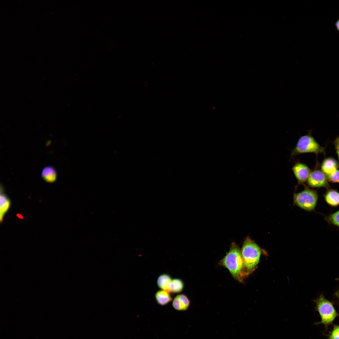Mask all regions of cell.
Returning a JSON list of instances; mask_svg holds the SVG:
<instances>
[{"label": "cell", "mask_w": 339, "mask_h": 339, "mask_svg": "<svg viewBox=\"0 0 339 339\" xmlns=\"http://www.w3.org/2000/svg\"><path fill=\"white\" fill-rule=\"evenodd\" d=\"M220 264L229 270L234 279L239 282L242 281L244 277L243 260L241 250L235 243H232L229 252Z\"/></svg>", "instance_id": "cell-1"}, {"label": "cell", "mask_w": 339, "mask_h": 339, "mask_svg": "<svg viewBox=\"0 0 339 339\" xmlns=\"http://www.w3.org/2000/svg\"><path fill=\"white\" fill-rule=\"evenodd\" d=\"M243 260L244 277L253 271L259 263L261 250L258 245L249 237L244 241L241 250Z\"/></svg>", "instance_id": "cell-2"}, {"label": "cell", "mask_w": 339, "mask_h": 339, "mask_svg": "<svg viewBox=\"0 0 339 339\" xmlns=\"http://www.w3.org/2000/svg\"><path fill=\"white\" fill-rule=\"evenodd\" d=\"M325 150L309 133L300 137L297 144L292 150L291 156L306 153H314L316 154L324 153Z\"/></svg>", "instance_id": "cell-3"}, {"label": "cell", "mask_w": 339, "mask_h": 339, "mask_svg": "<svg viewBox=\"0 0 339 339\" xmlns=\"http://www.w3.org/2000/svg\"><path fill=\"white\" fill-rule=\"evenodd\" d=\"M314 302L321 318V321L318 323L323 324L326 326L331 324L338 315L333 304L322 294H320Z\"/></svg>", "instance_id": "cell-4"}, {"label": "cell", "mask_w": 339, "mask_h": 339, "mask_svg": "<svg viewBox=\"0 0 339 339\" xmlns=\"http://www.w3.org/2000/svg\"><path fill=\"white\" fill-rule=\"evenodd\" d=\"M318 199L316 191L306 187L303 191L294 194V203L307 211L313 210Z\"/></svg>", "instance_id": "cell-5"}, {"label": "cell", "mask_w": 339, "mask_h": 339, "mask_svg": "<svg viewBox=\"0 0 339 339\" xmlns=\"http://www.w3.org/2000/svg\"><path fill=\"white\" fill-rule=\"evenodd\" d=\"M307 181L308 185L312 188H328L329 187L326 175L319 169L311 171Z\"/></svg>", "instance_id": "cell-6"}, {"label": "cell", "mask_w": 339, "mask_h": 339, "mask_svg": "<svg viewBox=\"0 0 339 339\" xmlns=\"http://www.w3.org/2000/svg\"><path fill=\"white\" fill-rule=\"evenodd\" d=\"M292 170L299 184H304L307 181L311 171L306 164L299 162L296 163Z\"/></svg>", "instance_id": "cell-7"}, {"label": "cell", "mask_w": 339, "mask_h": 339, "mask_svg": "<svg viewBox=\"0 0 339 339\" xmlns=\"http://www.w3.org/2000/svg\"><path fill=\"white\" fill-rule=\"evenodd\" d=\"M0 191V222L2 223L5 215L10 208L11 202L10 199L4 193L3 188L1 186Z\"/></svg>", "instance_id": "cell-8"}, {"label": "cell", "mask_w": 339, "mask_h": 339, "mask_svg": "<svg viewBox=\"0 0 339 339\" xmlns=\"http://www.w3.org/2000/svg\"><path fill=\"white\" fill-rule=\"evenodd\" d=\"M190 301L185 295L180 294L177 295L174 299L172 302L173 308L179 311L186 310L189 307Z\"/></svg>", "instance_id": "cell-9"}, {"label": "cell", "mask_w": 339, "mask_h": 339, "mask_svg": "<svg viewBox=\"0 0 339 339\" xmlns=\"http://www.w3.org/2000/svg\"><path fill=\"white\" fill-rule=\"evenodd\" d=\"M339 164L332 158H327L324 159L321 165V170L326 175H329L337 170Z\"/></svg>", "instance_id": "cell-10"}, {"label": "cell", "mask_w": 339, "mask_h": 339, "mask_svg": "<svg viewBox=\"0 0 339 339\" xmlns=\"http://www.w3.org/2000/svg\"><path fill=\"white\" fill-rule=\"evenodd\" d=\"M41 176L46 182L51 183H53L57 178L56 170L52 166H46L42 170Z\"/></svg>", "instance_id": "cell-11"}, {"label": "cell", "mask_w": 339, "mask_h": 339, "mask_svg": "<svg viewBox=\"0 0 339 339\" xmlns=\"http://www.w3.org/2000/svg\"><path fill=\"white\" fill-rule=\"evenodd\" d=\"M324 196L325 201L330 206L336 207L339 205V193L337 191L329 189Z\"/></svg>", "instance_id": "cell-12"}, {"label": "cell", "mask_w": 339, "mask_h": 339, "mask_svg": "<svg viewBox=\"0 0 339 339\" xmlns=\"http://www.w3.org/2000/svg\"><path fill=\"white\" fill-rule=\"evenodd\" d=\"M168 291L161 290L158 291L155 293V298L157 303L161 305H164L172 300V298Z\"/></svg>", "instance_id": "cell-13"}, {"label": "cell", "mask_w": 339, "mask_h": 339, "mask_svg": "<svg viewBox=\"0 0 339 339\" xmlns=\"http://www.w3.org/2000/svg\"><path fill=\"white\" fill-rule=\"evenodd\" d=\"M172 280L169 274H163L159 277L157 284L158 287L162 290L169 292V287Z\"/></svg>", "instance_id": "cell-14"}, {"label": "cell", "mask_w": 339, "mask_h": 339, "mask_svg": "<svg viewBox=\"0 0 339 339\" xmlns=\"http://www.w3.org/2000/svg\"><path fill=\"white\" fill-rule=\"evenodd\" d=\"M184 288V283L182 280L179 278L172 280L170 284L169 292L174 293L181 292Z\"/></svg>", "instance_id": "cell-15"}, {"label": "cell", "mask_w": 339, "mask_h": 339, "mask_svg": "<svg viewBox=\"0 0 339 339\" xmlns=\"http://www.w3.org/2000/svg\"><path fill=\"white\" fill-rule=\"evenodd\" d=\"M325 218L329 223L339 227V210L326 216Z\"/></svg>", "instance_id": "cell-16"}, {"label": "cell", "mask_w": 339, "mask_h": 339, "mask_svg": "<svg viewBox=\"0 0 339 339\" xmlns=\"http://www.w3.org/2000/svg\"><path fill=\"white\" fill-rule=\"evenodd\" d=\"M326 176L328 181L332 183H339V170H337Z\"/></svg>", "instance_id": "cell-17"}, {"label": "cell", "mask_w": 339, "mask_h": 339, "mask_svg": "<svg viewBox=\"0 0 339 339\" xmlns=\"http://www.w3.org/2000/svg\"><path fill=\"white\" fill-rule=\"evenodd\" d=\"M329 339H339V325L334 326L329 335Z\"/></svg>", "instance_id": "cell-18"}, {"label": "cell", "mask_w": 339, "mask_h": 339, "mask_svg": "<svg viewBox=\"0 0 339 339\" xmlns=\"http://www.w3.org/2000/svg\"><path fill=\"white\" fill-rule=\"evenodd\" d=\"M334 144L338 155L339 162V137H337L334 141Z\"/></svg>", "instance_id": "cell-19"}, {"label": "cell", "mask_w": 339, "mask_h": 339, "mask_svg": "<svg viewBox=\"0 0 339 339\" xmlns=\"http://www.w3.org/2000/svg\"><path fill=\"white\" fill-rule=\"evenodd\" d=\"M335 26L336 30L339 32V19L335 22Z\"/></svg>", "instance_id": "cell-20"}, {"label": "cell", "mask_w": 339, "mask_h": 339, "mask_svg": "<svg viewBox=\"0 0 339 339\" xmlns=\"http://www.w3.org/2000/svg\"><path fill=\"white\" fill-rule=\"evenodd\" d=\"M334 295L339 300V289L335 292Z\"/></svg>", "instance_id": "cell-21"}, {"label": "cell", "mask_w": 339, "mask_h": 339, "mask_svg": "<svg viewBox=\"0 0 339 339\" xmlns=\"http://www.w3.org/2000/svg\"><path fill=\"white\" fill-rule=\"evenodd\" d=\"M337 279H339V278H338L337 279Z\"/></svg>", "instance_id": "cell-22"}]
</instances>
